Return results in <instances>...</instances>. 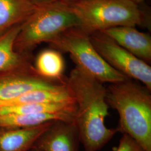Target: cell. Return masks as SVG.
I'll list each match as a JSON object with an SVG mask.
<instances>
[{
	"label": "cell",
	"mask_w": 151,
	"mask_h": 151,
	"mask_svg": "<svg viewBox=\"0 0 151 151\" xmlns=\"http://www.w3.org/2000/svg\"><path fill=\"white\" fill-rule=\"evenodd\" d=\"M62 53L53 48L44 49L38 54L35 60L34 68L39 75L45 78L65 81V63Z\"/></svg>",
	"instance_id": "14"
},
{
	"label": "cell",
	"mask_w": 151,
	"mask_h": 151,
	"mask_svg": "<svg viewBox=\"0 0 151 151\" xmlns=\"http://www.w3.org/2000/svg\"><path fill=\"white\" fill-rule=\"evenodd\" d=\"M54 122L27 128H0V151H29Z\"/></svg>",
	"instance_id": "10"
},
{
	"label": "cell",
	"mask_w": 151,
	"mask_h": 151,
	"mask_svg": "<svg viewBox=\"0 0 151 151\" xmlns=\"http://www.w3.org/2000/svg\"><path fill=\"white\" fill-rule=\"evenodd\" d=\"M151 92L129 78L106 88L108 105L119 114L116 132L129 135L145 151H151Z\"/></svg>",
	"instance_id": "2"
},
{
	"label": "cell",
	"mask_w": 151,
	"mask_h": 151,
	"mask_svg": "<svg viewBox=\"0 0 151 151\" xmlns=\"http://www.w3.org/2000/svg\"><path fill=\"white\" fill-rule=\"evenodd\" d=\"M65 3L79 19L80 28L89 34L123 26L139 25L151 30L149 12L130 0H77Z\"/></svg>",
	"instance_id": "3"
},
{
	"label": "cell",
	"mask_w": 151,
	"mask_h": 151,
	"mask_svg": "<svg viewBox=\"0 0 151 151\" xmlns=\"http://www.w3.org/2000/svg\"><path fill=\"white\" fill-rule=\"evenodd\" d=\"M132 2L137 5H141L146 0H130Z\"/></svg>",
	"instance_id": "18"
},
{
	"label": "cell",
	"mask_w": 151,
	"mask_h": 151,
	"mask_svg": "<svg viewBox=\"0 0 151 151\" xmlns=\"http://www.w3.org/2000/svg\"><path fill=\"white\" fill-rule=\"evenodd\" d=\"M76 102L22 104L0 107V115L45 113L76 114Z\"/></svg>",
	"instance_id": "15"
},
{
	"label": "cell",
	"mask_w": 151,
	"mask_h": 151,
	"mask_svg": "<svg viewBox=\"0 0 151 151\" xmlns=\"http://www.w3.org/2000/svg\"><path fill=\"white\" fill-rule=\"evenodd\" d=\"M30 0H0V36L22 25L37 9Z\"/></svg>",
	"instance_id": "12"
},
{
	"label": "cell",
	"mask_w": 151,
	"mask_h": 151,
	"mask_svg": "<svg viewBox=\"0 0 151 151\" xmlns=\"http://www.w3.org/2000/svg\"><path fill=\"white\" fill-rule=\"evenodd\" d=\"M61 1L65 2H73V1H75L77 0H61Z\"/></svg>",
	"instance_id": "20"
},
{
	"label": "cell",
	"mask_w": 151,
	"mask_h": 151,
	"mask_svg": "<svg viewBox=\"0 0 151 151\" xmlns=\"http://www.w3.org/2000/svg\"><path fill=\"white\" fill-rule=\"evenodd\" d=\"M115 151H145L142 147L129 135L123 134Z\"/></svg>",
	"instance_id": "16"
},
{
	"label": "cell",
	"mask_w": 151,
	"mask_h": 151,
	"mask_svg": "<svg viewBox=\"0 0 151 151\" xmlns=\"http://www.w3.org/2000/svg\"><path fill=\"white\" fill-rule=\"evenodd\" d=\"M48 43L51 48L61 53H69L76 66L103 83H112L128 79L103 60L92 44L89 34L80 27L69 29Z\"/></svg>",
	"instance_id": "5"
},
{
	"label": "cell",
	"mask_w": 151,
	"mask_h": 151,
	"mask_svg": "<svg viewBox=\"0 0 151 151\" xmlns=\"http://www.w3.org/2000/svg\"><path fill=\"white\" fill-rule=\"evenodd\" d=\"M75 116L73 114L47 113L0 115V128H27L55 120L74 121Z\"/></svg>",
	"instance_id": "13"
},
{
	"label": "cell",
	"mask_w": 151,
	"mask_h": 151,
	"mask_svg": "<svg viewBox=\"0 0 151 151\" xmlns=\"http://www.w3.org/2000/svg\"><path fill=\"white\" fill-rule=\"evenodd\" d=\"M21 25L12 27L0 36V73L34 68L31 53H21L14 49Z\"/></svg>",
	"instance_id": "11"
},
{
	"label": "cell",
	"mask_w": 151,
	"mask_h": 151,
	"mask_svg": "<svg viewBox=\"0 0 151 151\" xmlns=\"http://www.w3.org/2000/svg\"><path fill=\"white\" fill-rule=\"evenodd\" d=\"M29 151H40L39 150H38L37 148H34V147H32V149H30V150Z\"/></svg>",
	"instance_id": "19"
},
{
	"label": "cell",
	"mask_w": 151,
	"mask_h": 151,
	"mask_svg": "<svg viewBox=\"0 0 151 151\" xmlns=\"http://www.w3.org/2000/svg\"><path fill=\"white\" fill-rule=\"evenodd\" d=\"M92 44L108 65L130 79L140 81L151 91V67L101 32L89 34Z\"/></svg>",
	"instance_id": "6"
},
{
	"label": "cell",
	"mask_w": 151,
	"mask_h": 151,
	"mask_svg": "<svg viewBox=\"0 0 151 151\" xmlns=\"http://www.w3.org/2000/svg\"><path fill=\"white\" fill-rule=\"evenodd\" d=\"M101 32L147 64H151V37L148 33L129 26L111 27Z\"/></svg>",
	"instance_id": "9"
},
{
	"label": "cell",
	"mask_w": 151,
	"mask_h": 151,
	"mask_svg": "<svg viewBox=\"0 0 151 151\" xmlns=\"http://www.w3.org/2000/svg\"><path fill=\"white\" fill-rule=\"evenodd\" d=\"M30 1L35 5L40 6L49 4V3H51V2H53L59 1V0H30Z\"/></svg>",
	"instance_id": "17"
},
{
	"label": "cell",
	"mask_w": 151,
	"mask_h": 151,
	"mask_svg": "<svg viewBox=\"0 0 151 151\" xmlns=\"http://www.w3.org/2000/svg\"><path fill=\"white\" fill-rule=\"evenodd\" d=\"M67 85L65 81L50 80L39 75L34 68L0 73V106L27 92L52 89Z\"/></svg>",
	"instance_id": "7"
},
{
	"label": "cell",
	"mask_w": 151,
	"mask_h": 151,
	"mask_svg": "<svg viewBox=\"0 0 151 151\" xmlns=\"http://www.w3.org/2000/svg\"><path fill=\"white\" fill-rule=\"evenodd\" d=\"M81 27L79 19L61 0L39 6L21 25L14 49L19 53H31L39 44L49 43L65 30Z\"/></svg>",
	"instance_id": "4"
},
{
	"label": "cell",
	"mask_w": 151,
	"mask_h": 151,
	"mask_svg": "<svg viewBox=\"0 0 151 151\" xmlns=\"http://www.w3.org/2000/svg\"><path fill=\"white\" fill-rule=\"evenodd\" d=\"M80 143L75 120H56L38 138L33 147L41 151H79Z\"/></svg>",
	"instance_id": "8"
},
{
	"label": "cell",
	"mask_w": 151,
	"mask_h": 151,
	"mask_svg": "<svg viewBox=\"0 0 151 151\" xmlns=\"http://www.w3.org/2000/svg\"><path fill=\"white\" fill-rule=\"evenodd\" d=\"M67 83L77 106L75 123L85 151H99L117 133L109 128L105 120L109 115L106 88L103 82L77 66L67 77Z\"/></svg>",
	"instance_id": "1"
}]
</instances>
